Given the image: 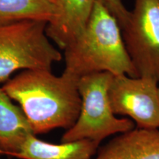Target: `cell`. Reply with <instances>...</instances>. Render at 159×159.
I'll use <instances>...</instances> for the list:
<instances>
[{"mask_svg":"<svg viewBox=\"0 0 159 159\" xmlns=\"http://www.w3.org/2000/svg\"><path fill=\"white\" fill-rule=\"evenodd\" d=\"M78 80L66 71L56 76L49 70H25L2 88L19 103L36 136L56 128L68 130L75 125L81 107Z\"/></svg>","mask_w":159,"mask_h":159,"instance_id":"1","label":"cell"},{"mask_svg":"<svg viewBox=\"0 0 159 159\" xmlns=\"http://www.w3.org/2000/svg\"><path fill=\"white\" fill-rule=\"evenodd\" d=\"M63 51L64 71L79 78L98 72L138 77L118 21L97 1L84 29Z\"/></svg>","mask_w":159,"mask_h":159,"instance_id":"2","label":"cell"},{"mask_svg":"<svg viewBox=\"0 0 159 159\" xmlns=\"http://www.w3.org/2000/svg\"><path fill=\"white\" fill-rule=\"evenodd\" d=\"M47 22L21 20L0 24V83L17 71H52L62 54L47 35Z\"/></svg>","mask_w":159,"mask_h":159,"instance_id":"3","label":"cell"},{"mask_svg":"<svg viewBox=\"0 0 159 159\" xmlns=\"http://www.w3.org/2000/svg\"><path fill=\"white\" fill-rule=\"evenodd\" d=\"M112 77L111 73L98 72L80 77V111L75 125L63 135L61 142L88 139L99 145L111 135L135 128L131 119L117 118L111 110L108 88Z\"/></svg>","mask_w":159,"mask_h":159,"instance_id":"4","label":"cell"},{"mask_svg":"<svg viewBox=\"0 0 159 159\" xmlns=\"http://www.w3.org/2000/svg\"><path fill=\"white\" fill-rule=\"evenodd\" d=\"M122 33L138 77L159 83V0H134Z\"/></svg>","mask_w":159,"mask_h":159,"instance_id":"5","label":"cell"},{"mask_svg":"<svg viewBox=\"0 0 159 159\" xmlns=\"http://www.w3.org/2000/svg\"><path fill=\"white\" fill-rule=\"evenodd\" d=\"M158 83L150 77L113 75L108 88L113 113L130 117L138 128L159 129Z\"/></svg>","mask_w":159,"mask_h":159,"instance_id":"6","label":"cell"},{"mask_svg":"<svg viewBox=\"0 0 159 159\" xmlns=\"http://www.w3.org/2000/svg\"><path fill=\"white\" fill-rule=\"evenodd\" d=\"M56 10L52 21L47 24V35L64 50L84 29L95 0H50Z\"/></svg>","mask_w":159,"mask_h":159,"instance_id":"7","label":"cell"},{"mask_svg":"<svg viewBox=\"0 0 159 159\" xmlns=\"http://www.w3.org/2000/svg\"><path fill=\"white\" fill-rule=\"evenodd\" d=\"M95 159H159V129L136 128L99 149Z\"/></svg>","mask_w":159,"mask_h":159,"instance_id":"8","label":"cell"},{"mask_svg":"<svg viewBox=\"0 0 159 159\" xmlns=\"http://www.w3.org/2000/svg\"><path fill=\"white\" fill-rule=\"evenodd\" d=\"M33 134L23 111L0 88V147L13 157Z\"/></svg>","mask_w":159,"mask_h":159,"instance_id":"9","label":"cell"},{"mask_svg":"<svg viewBox=\"0 0 159 159\" xmlns=\"http://www.w3.org/2000/svg\"><path fill=\"white\" fill-rule=\"evenodd\" d=\"M98 148L99 144L88 139L56 144L31 135L13 157L19 159H91Z\"/></svg>","mask_w":159,"mask_h":159,"instance_id":"10","label":"cell"},{"mask_svg":"<svg viewBox=\"0 0 159 159\" xmlns=\"http://www.w3.org/2000/svg\"><path fill=\"white\" fill-rule=\"evenodd\" d=\"M56 10L50 0H0V24L38 20L49 23Z\"/></svg>","mask_w":159,"mask_h":159,"instance_id":"11","label":"cell"},{"mask_svg":"<svg viewBox=\"0 0 159 159\" xmlns=\"http://www.w3.org/2000/svg\"><path fill=\"white\" fill-rule=\"evenodd\" d=\"M102 5L116 18L121 29H122L128 21L130 11L125 7L122 0H95Z\"/></svg>","mask_w":159,"mask_h":159,"instance_id":"12","label":"cell"},{"mask_svg":"<svg viewBox=\"0 0 159 159\" xmlns=\"http://www.w3.org/2000/svg\"><path fill=\"white\" fill-rule=\"evenodd\" d=\"M2 155H5V153L2 149L1 148V147H0V156H2Z\"/></svg>","mask_w":159,"mask_h":159,"instance_id":"13","label":"cell"}]
</instances>
